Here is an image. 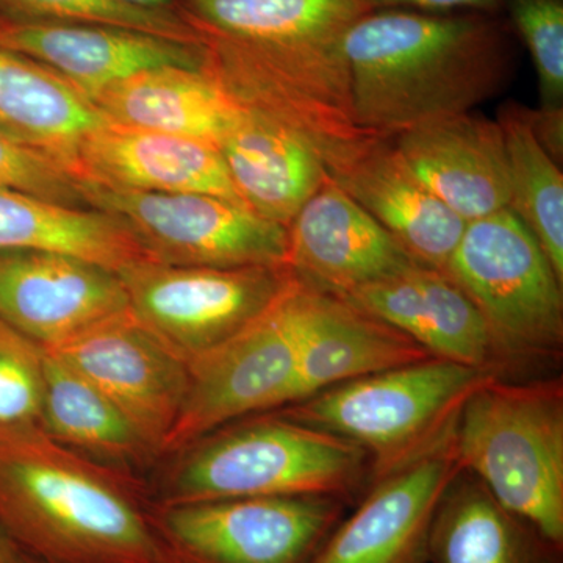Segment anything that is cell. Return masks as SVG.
<instances>
[{
  "instance_id": "1",
  "label": "cell",
  "mask_w": 563,
  "mask_h": 563,
  "mask_svg": "<svg viewBox=\"0 0 563 563\" xmlns=\"http://www.w3.org/2000/svg\"><path fill=\"white\" fill-rule=\"evenodd\" d=\"M209 70L246 109L313 128L354 120L344 38L358 0H177Z\"/></svg>"
},
{
  "instance_id": "2",
  "label": "cell",
  "mask_w": 563,
  "mask_h": 563,
  "mask_svg": "<svg viewBox=\"0 0 563 563\" xmlns=\"http://www.w3.org/2000/svg\"><path fill=\"white\" fill-rule=\"evenodd\" d=\"M510 33L498 14H363L344 38L355 124L398 135L468 113L506 85L514 63Z\"/></svg>"
},
{
  "instance_id": "3",
  "label": "cell",
  "mask_w": 563,
  "mask_h": 563,
  "mask_svg": "<svg viewBox=\"0 0 563 563\" xmlns=\"http://www.w3.org/2000/svg\"><path fill=\"white\" fill-rule=\"evenodd\" d=\"M0 529L43 563H166L131 479L46 433L0 444Z\"/></svg>"
},
{
  "instance_id": "4",
  "label": "cell",
  "mask_w": 563,
  "mask_h": 563,
  "mask_svg": "<svg viewBox=\"0 0 563 563\" xmlns=\"http://www.w3.org/2000/svg\"><path fill=\"white\" fill-rule=\"evenodd\" d=\"M180 451L162 506L233 498L346 503L369 487L361 448L279 412L224 426Z\"/></svg>"
},
{
  "instance_id": "5",
  "label": "cell",
  "mask_w": 563,
  "mask_h": 563,
  "mask_svg": "<svg viewBox=\"0 0 563 563\" xmlns=\"http://www.w3.org/2000/svg\"><path fill=\"white\" fill-rule=\"evenodd\" d=\"M454 446L463 473L562 550V380L512 384L493 377L463 406Z\"/></svg>"
},
{
  "instance_id": "6",
  "label": "cell",
  "mask_w": 563,
  "mask_h": 563,
  "mask_svg": "<svg viewBox=\"0 0 563 563\" xmlns=\"http://www.w3.org/2000/svg\"><path fill=\"white\" fill-rule=\"evenodd\" d=\"M496 376L501 374L431 357L336 385L277 412L361 448L372 485L446 442L470 396Z\"/></svg>"
},
{
  "instance_id": "7",
  "label": "cell",
  "mask_w": 563,
  "mask_h": 563,
  "mask_svg": "<svg viewBox=\"0 0 563 563\" xmlns=\"http://www.w3.org/2000/svg\"><path fill=\"white\" fill-rule=\"evenodd\" d=\"M444 273L479 310L506 365L561 352L563 279L512 211L466 222Z\"/></svg>"
},
{
  "instance_id": "8",
  "label": "cell",
  "mask_w": 563,
  "mask_h": 563,
  "mask_svg": "<svg viewBox=\"0 0 563 563\" xmlns=\"http://www.w3.org/2000/svg\"><path fill=\"white\" fill-rule=\"evenodd\" d=\"M79 188L88 209L117 218L147 261L209 268L287 266V228L243 203L199 192L120 190L85 180Z\"/></svg>"
},
{
  "instance_id": "9",
  "label": "cell",
  "mask_w": 563,
  "mask_h": 563,
  "mask_svg": "<svg viewBox=\"0 0 563 563\" xmlns=\"http://www.w3.org/2000/svg\"><path fill=\"white\" fill-rule=\"evenodd\" d=\"M335 498H233L150 514L166 563H310L343 518Z\"/></svg>"
},
{
  "instance_id": "10",
  "label": "cell",
  "mask_w": 563,
  "mask_h": 563,
  "mask_svg": "<svg viewBox=\"0 0 563 563\" xmlns=\"http://www.w3.org/2000/svg\"><path fill=\"white\" fill-rule=\"evenodd\" d=\"M118 274L132 313L187 362L262 317L295 277L287 266L209 268L152 261Z\"/></svg>"
},
{
  "instance_id": "11",
  "label": "cell",
  "mask_w": 563,
  "mask_h": 563,
  "mask_svg": "<svg viewBox=\"0 0 563 563\" xmlns=\"http://www.w3.org/2000/svg\"><path fill=\"white\" fill-rule=\"evenodd\" d=\"M288 288L243 331L188 362L187 396L163 454L179 453L247 415L287 406L296 372Z\"/></svg>"
},
{
  "instance_id": "12",
  "label": "cell",
  "mask_w": 563,
  "mask_h": 563,
  "mask_svg": "<svg viewBox=\"0 0 563 563\" xmlns=\"http://www.w3.org/2000/svg\"><path fill=\"white\" fill-rule=\"evenodd\" d=\"M129 312L113 269L62 252H0V318L43 351Z\"/></svg>"
},
{
  "instance_id": "13",
  "label": "cell",
  "mask_w": 563,
  "mask_h": 563,
  "mask_svg": "<svg viewBox=\"0 0 563 563\" xmlns=\"http://www.w3.org/2000/svg\"><path fill=\"white\" fill-rule=\"evenodd\" d=\"M462 472L453 432L431 453L369 485L310 563H428L433 518Z\"/></svg>"
},
{
  "instance_id": "14",
  "label": "cell",
  "mask_w": 563,
  "mask_h": 563,
  "mask_svg": "<svg viewBox=\"0 0 563 563\" xmlns=\"http://www.w3.org/2000/svg\"><path fill=\"white\" fill-rule=\"evenodd\" d=\"M51 352L109 396L163 454L187 396L188 362L132 310Z\"/></svg>"
},
{
  "instance_id": "15",
  "label": "cell",
  "mask_w": 563,
  "mask_h": 563,
  "mask_svg": "<svg viewBox=\"0 0 563 563\" xmlns=\"http://www.w3.org/2000/svg\"><path fill=\"white\" fill-rule=\"evenodd\" d=\"M329 180L429 268L444 272L466 222L415 176L393 135L368 132L322 161Z\"/></svg>"
},
{
  "instance_id": "16",
  "label": "cell",
  "mask_w": 563,
  "mask_h": 563,
  "mask_svg": "<svg viewBox=\"0 0 563 563\" xmlns=\"http://www.w3.org/2000/svg\"><path fill=\"white\" fill-rule=\"evenodd\" d=\"M288 303L296 333V372L287 406L432 357L387 322L296 277L288 288Z\"/></svg>"
},
{
  "instance_id": "17",
  "label": "cell",
  "mask_w": 563,
  "mask_h": 563,
  "mask_svg": "<svg viewBox=\"0 0 563 563\" xmlns=\"http://www.w3.org/2000/svg\"><path fill=\"white\" fill-rule=\"evenodd\" d=\"M287 231L288 269L329 295H344L421 265L329 177Z\"/></svg>"
},
{
  "instance_id": "18",
  "label": "cell",
  "mask_w": 563,
  "mask_h": 563,
  "mask_svg": "<svg viewBox=\"0 0 563 563\" xmlns=\"http://www.w3.org/2000/svg\"><path fill=\"white\" fill-rule=\"evenodd\" d=\"M0 47L47 66L88 99L144 70L177 66L206 70L202 43L99 24L0 20Z\"/></svg>"
},
{
  "instance_id": "19",
  "label": "cell",
  "mask_w": 563,
  "mask_h": 563,
  "mask_svg": "<svg viewBox=\"0 0 563 563\" xmlns=\"http://www.w3.org/2000/svg\"><path fill=\"white\" fill-rule=\"evenodd\" d=\"M415 176L470 222L509 209V165L498 121L468 113L393 135Z\"/></svg>"
},
{
  "instance_id": "20",
  "label": "cell",
  "mask_w": 563,
  "mask_h": 563,
  "mask_svg": "<svg viewBox=\"0 0 563 563\" xmlns=\"http://www.w3.org/2000/svg\"><path fill=\"white\" fill-rule=\"evenodd\" d=\"M336 298L398 329L432 357L499 374L506 366L479 310L440 269L417 265Z\"/></svg>"
},
{
  "instance_id": "21",
  "label": "cell",
  "mask_w": 563,
  "mask_h": 563,
  "mask_svg": "<svg viewBox=\"0 0 563 563\" xmlns=\"http://www.w3.org/2000/svg\"><path fill=\"white\" fill-rule=\"evenodd\" d=\"M70 174L120 190L199 192L246 206L218 146L169 133L107 124L81 141Z\"/></svg>"
},
{
  "instance_id": "22",
  "label": "cell",
  "mask_w": 563,
  "mask_h": 563,
  "mask_svg": "<svg viewBox=\"0 0 563 563\" xmlns=\"http://www.w3.org/2000/svg\"><path fill=\"white\" fill-rule=\"evenodd\" d=\"M218 150L247 209L284 228L328 180L301 133L254 111L244 110Z\"/></svg>"
},
{
  "instance_id": "23",
  "label": "cell",
  "mask_w": 563,
  "mask_h": 563,
  "mask_svg": "<svg viewBox=\"0 0 563 563\" xmlns=\"http://www.w3.org/2000/svg\"><path fill=\"white\" fill-rule=\"evenodd\" d=\"M90 101L111 124L187 136L214 146L244 113L207 70L177 66L135 74L95 92Z\"/></svg>"
},
{
  "instance_id": "24",
  "label": "cell",
  "mask_w": 563,
  "mask_h": 563,
  "mask_svg": "<svg viewBox=\"0 0 563 563\" xmlns=\"http://www.w3.org/2000/svg\"><path fill=\"white\" fill-rule=\"evenodd\" d=\"M107 124L106 114L68 80L0 47V131L70 173L81 141Z\"/></svg>"
},
{
  "instance_id": "25",
  "label": "cell",
  "mask_w": 563,
  "mask_h": 563,
  "mask_svg": "<svg viewBox=\"0 0 563 563\" xmlns=\"http://www.w3.org/2000/svg\"><path fill=\"white\" fill-rule=\"evenodd\" d=\"M43 429L54 442L118 472L158 455L109 396L51 351H44Z\"/></svg>"
},
{
  "instance_id": "26",
  "label": "cell",
  "mask_w": 563,
  "mask_h": 563,
  "mask_svg": "<svg viewBox=\"0 0 563 563\" xmlns=\"http://www.w3.org/2000/svg\"><path fill=\"white\" fill-rule=\"evenodd\" d=\"M561 554L462 472L437 509L428 562L559 563Z\"/></svg>"
},
{
  "instance_id": "27",
  "label": "cell",
  "mask_w": 563,
  "mask_h": 563,
  "mask_svg": "<svg viewBox=\"0 0 563 563\" xmlns=\"http://www.w3.org/2000/svg\"><path fill=\"white\" fill-rule=\"evenodd\" d=\"M5 251L62 252L117 273L147 261L117 218L0 187V252Z\"/></svg>"
},
{
  "instance_id": "28",
  "label": "cell",
  "mask_w": 563,
  "mask_h": 563,
  "mask_svg": "<svg viewBox=\"0 0 563 563\" xmlns=\"http://www.w3.org/2000/svg\"><path fill=\"white\" fill-rule=\"evenodd\" d=\"M509 165V210L523 222L563 279V176L561 165L537 141L523 107L499 113Z\"/></svg>"
},
{
  "instance_id": "29",
  "label": "cell",
  "mask_w": 563,
  "mask_h": 563,
  "mask_svg": "<svg viewBox=\"0 0 563 563\" xmlns=\"http://www.w3.org/2000/svg\"><path fill=\"white\" fill-rule=\"evenodd\" d=\"M0 20L113 25L201 43L199 33L176 5L150 9L124 0H0Z\"/></svg>"
},
{
  "instance_id": "30",
  "label": "cell",
  "mask_w": 563,
  "mask_h": 563,
  "mask_svg": "<svg viewBox=\"0 0 563 563\" xmlns=\"http://www.w3.org/2000/svg\"><path fill=\"white\" fill-rule=\"evenodd\" d=\"M44 351L0 318V444L43 429Z\"/></svg>"
},
{
  "instance_id": "31",
  "label": "cell",
  "mask_w": 563,
  "mask_h": 563,
  "mask_svg": "<svg viewBox=\"0 0 563 563\" xmlns=\"http://www.w3.org/2000/svg\"><path fill=\"white\" fill-rule=\"evenodd\" d=\"M504 9L536 66L540 109H563V0H506Z\"/></svg>"
},
{
  "instance_id": "32",
  "label": "cell",
  "mask_w": 563,
  "mask_h": 563,
  "mask_svg": "<svg viewBox=\"0 0 563 563\" xmlns=\"http://www.w3.org/2000/svg\"><path fill=\"white\" fill-rule=\"evenodd\" d=\"M0 187L27 192L73 209H88L79 180L49 155L0 131Z\"/></svg>"
},
{
  "instance_id": "33",
  "label": "cell",
  "mask_w": 563,
  "mask_h": 563,
  "mask_svg": "<svg viewBox=\"0 0 563 563\" xmlns=\"http://www.w3.org/2000/svg\"><path fill=\"white\" fill-rule=\"evenodd\" d=\"M368 13L383 10L421 11V13L499 14L506 0H358Z\"/></svg>"
},
{
  "instance_id": "34",
  "label": "cell",
  "mask_w": 563,
  "mask_h": 563,
  "mask_svg": "<svg viewBox=\"0 0 563 563\" xmlns=\"http://www.w3.org/2000/svg\"><path fill=\"white\" fill-rule=\"evenodd\" d=\"M537 141L558 165L563 161V109L525 110Z\"/></svg>"
},
{
  "instance_id": "35",
  "label": "cell",
  "mask_w": 563,
  "mask_h": 563,
  "mask_svg": "<svg viewBox=\"0 0 563 563\" xmlns=\"http://www.w3.org/2000/svg\"><path fill=\"white\" fill-rule=\"evenodd\" d=\"M16 562V558H14L13 547H11L9 537L7 533L0 529V563H14Z\"/></svg>"
},
{
  "instance_id": "36",
  "label": "cell",
  "mask_w": 563,
  "mask_h": 563,
  "mask_svg": "<svg viewBox=\"0 0 563 563\" xmlns=\"http://www.w3.org/2000/svg\"><path fill=\"white\" fill-rule=\"evenodd\" d=\"M133 5L150 7V9H161V7H174L177 0H124Z\"/></svg>"
},
{
  "instance_id": "37",
  "label": "cell",
  "mask_w": 563,
  "mask_h": 563,
  "mask_svg": "<svg viewBox=\"0 0 563 563\" xmlns=\"http://www.w3.org/2000/svg\"><path fill=\"white\" fill-rule=\"evenodd\" d=\"M14 563H43V562H40V561H36V562H29V561H25V562H14Z\"/></svg>"
}]
</instances>
